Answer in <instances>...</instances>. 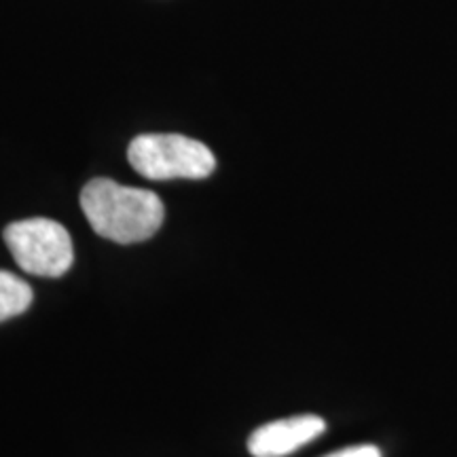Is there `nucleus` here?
Listing matches in <instances>:
<instances>
[{"label":"nucleus","instance_id":"1","mask_svg":"<svg viewBox=\"0 0 457 457\" xmlns=\"http://www.w3.org/2000/svg\"><path fill=\"white\" fill-rule=\"evenodd\" d=\"M81 208L100 237L117 244H138L162 228L165 205L157 193L123 187L111 179H94L83 187Z\"/></svg>","mask_w":457,"mask_h":457},{"label":"nucleus","instance_id":"2","mask_svg":"<svg viewBox=\"0 0 457 457\" xmlns=\"http://www.w3.org/2000/svg\"><path fill=\"white\" fill-rule=\"evenodd\" d=\"M131 168L148 180H199L216 170V157L204 142L180 134H142L128 148Z\"/></svg>","mask_w":457,"mask_h":457},{"label":"nucleus","instance_id":"3","mask_svg":"<svg viewBox=\"0 0 457 457\" xmlns=\"http://www.w3.org/2000/svg\"><path fill=\"white\" fill-rule=\"evenodd\" d=\"M4 244L17 265L38 278H60L72 267L74 248L66 227L51 219L17 220L4 228Z\"/></svg>","mask_w":457,"mask_h":457},{"label":"nucleus","instance_id":"4","mask_svg":"<svg viewBox=\"0 0 457 457\" xmlns=\"http://www.w3.org/2000/svg\"><path fill=\"white\" fill-rule=\"evenodd\" d=\"M327 430L322 417L296 415L288 420H278L256 428L248 438V451L253 457H286Z\"/></svg>","mask_w":457,"mask_h":457},{"label":"nucleus","instance_id":"5","mask_svg":"<svg viewBox=\"0 0 457 457\" xmlns=\"http://www.w3.org/2000/svg\"><path fill=\"white\" fill-rule=\"evenodd\" d=\"M32 305V288L11 271L0 270V322L20 316Z\"/></svg>","mask_w":457,"mask_h":457},{"label":"nucleus","instance_id":"6","mask_svg":"<svg viewBox=\"0 0 457 457\" xmlns=\"http://www.w3.org/2000/svg\"><path fill=\"white\" fill-rule=\"evenodd\" d=\"M327 457H381V451L373 447V445H358V447L341 449Z\"/></svg>","mask_w":457,"mask_h":457}]
</instances>
